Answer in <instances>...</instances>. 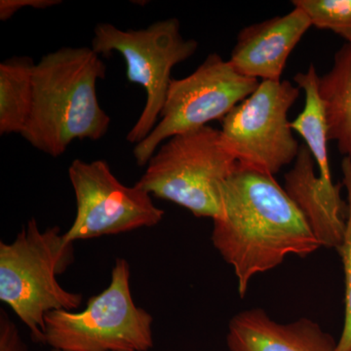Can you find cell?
Here are the masks:
<instances>
[{
  "label": "cell",
  "instance_id": "4fadbf2b",
  "mask_svg": "<svg viewBox=\"0 0 351 351\" xmlns=\"http://www.w3.org/2000/svg\"><path fill=\"white\" fill-rule=\"evenodd\" d=\"M318 90L329 141L351 160V43L337 51L331 69L319 76Z\"/></svg>",
  "mask_w": 351,
  "mask_h": 351
},
{
  "label": "cell",
  "instance_id": "6da1fadb",
  "mask_svg": "<svg viewBox=\"0 0 351 351\" xmlns=\"http://www.w3.org/2000/svg\"><path fill=\"white\" fill-rule=\"evenodd\" d=\"M212 242L232 265L240 297L254 276L276 269L289 255L320 248L306 219L274 176L237 167L221 186V209Z\"/></svg>",
  "mask_w": 351,
  "mask_h": 351
},
{
  "label": "cell",
  "instance_id": "5b68a950",
  "mask_svg": "<svg viewBox=\"0 0 351 351\" xmlns=\"http://www.w3.org/2000/svg\"><path fill=\"white\" fill-rule=\"evenodd\" d=\"M130 265L117 258L107 289L82 311L46 314L44 343L61 351H149L154 318L132 297Z\"/></svg>",
  "mask_w": 351,
  "mask_h": 351
},
{
  "label": "cell",
  "instance_id": "30bf717a",
  "mask_svg": "<svg viewBox=\"0 0 351 351\" xmlns=\"http://www.w3.org/2000/svg\"><path fill=\"white\" fill-rule=\"evenodd\" d=\"M311 25L304 11L291 12L245 27L228 59L240 75L263 82H279L291 53Z\"/></svg>",
  "mask_w": 351,
  "mask_h": 351
},
{
  "label": "cell",
  "instance_id": "9c48e42d",
  "mask_svg": "<svg viewBox=\"0 0 351 351\" xmlns=\"http://www.w3.org/2000/svg\"><path fill=\"white\" fill-rule=\"evenodd\" d=\"M69 178L76 199L75 221L64 233L69 243L152 228L163 219L164 211L152 195L136 184L120 182L107 161L75 159Z\"/></svg>",
  "mask_w": 351,
  "mask_h": 351
},
{
  "label": "cell",
  "instance_id": "2e32d148",
  "mask_svg": "<svg viewBox=\"0 0 351 351\" xmlns=\"http://www.w3.org/2000/svg\"><path fill=\"white\" fill-rule=\"evenodd\" d=\"M313 27L327 29L351 43V0H294Z\"/></svg>",
  "mask_w": 351,
  "mask_h": 351
},
{
  "label": "cell",
  "instance_id": "ac0fdd59",
  "mask_svg": "<svg viewBox=\"0 0 351 351\" xmlns=\"http://www.w3.org/2000/svg\"><path fill=\"white\" fill-rule=\"evenodd\" d=\"M0 351H29L19 330L4 309L0 311Z\"/></svg>",
  "mask_w": 351,
  "mask_h": 351
},
{
  "label": "cell",
  "instance_id": "7c38bea8",
  "mask_svg": "<svg viewBox=\"0 0 351 351\" xmlns=\"http://www.w3.org/2000/svg\"><path fill=\"white\" fill-rule=\"evenodd\" d=\"M226 341L230 351H335L337 346L331 335L308 318L279 323L261 308L235 315Z\"/></svg>",
  "mask_w": 351,
  "mask_h": 351
},
{
  "label": "cell",
  "instance_id": "52a82bcc",
  "mask_svg": "<svg viewBox=\"0 0 351 351\" xmlns=\"http://www.w3.org/2000/svg\"><path fill=\"white\" fill-rule=\"evenodd\" d=\"M301 89L288 80L260 82L221 120V138L239 167L274 176L295 162L301 145L289 112Z\"/></svg>",
  "mask_w": 351,
  "mask_h": 351
},
{
  "label": "cell",
  "instance_id": "8992f818",
  "mask_svg": "<svg viewBox=\"0 0 351 351\" xmlns=\"http://www.w3.org/2000/svg\"><path fill=\"white\" fill-rule=\"evenodd\" d=\"M92 49L110 57L119 53L126 64V77L145 92L144 110L127 134L138 145L154 130L162 112L172 78V69L195 54L198 43L186 39L176 18L159 20L138 29H120L108 23L95 27Z\"/></svg>",
  "mask_w": 351,
  "mask_h": 351
},
{
  "label": "cell",
  "instance_id": "8fae6325",
  "mask_svg": "<svg viewBox=\"0 0 351 351\" xmlns=\"http://www.w3.org/2000/svg\"><path fill=\"white\" fill-rule=\"evenodd\" d=\"M343 186H328L321 181L306 145H301L292 169L284 177V189L299 208L321 247L338 250L345 240L348 204L341 196Z\"/></svg>",
  "mask_w": 351,
  "mask_h": 351
},
{
  "label": "cell",
  "instance_id": "d6986e66",
  "mask_svg": "<svg viewBox=\"0 0 351 351\" xmlns=\"http://www.w3.org/2000/svg\"><path fill=\"white\" fill-rule=\"evenodd\" d=\"M61 3V0H1L0 20L6 22L23 8L47 9Z\"/></svg>",
  "mask_w": 351,
  "mask_h": 351
},
{
  "label": "cell",
  "instance_id": "7a4b0ae2",
  "mask_svg": "<svg viewBox=\"0 0 351 351\" xmlns=\"http://www.w3.org/2000/svg\"><path fill=\"white\" fill-rule=\"evenodd\" d=\"M107 66L91 47H63L44 55L34 69V105L21 134L32 147L61 156L73 141L105 137L110 117L101 108L97 82Z\"/></svg>",
  "mask_w": 351,
  "mask_h": 351
},
{
  "label": "cell",
  "instance_id": "9a60e30c",
  "mask_svg": "<svg viewBox=\"0 0 351 351\" xmlns=\"http://www.w3.org/2000/svg\"><path fill=\"white\" fill-rule=\"evenodd\" d=\"M295 85L304 92L306 103L302 112L293 121L291 127L297 132L304 142L315 163L317 164L321 181L328 186H332L330 171L329 154H328V128L324 108L320 99L317 75L313 64L304 73H298L294 76Z\"/></svg>",
  "mask_w": 351,
  "mask_h": 351
},
{
  "label": "cell",
  "instance_id": "3957f363",
  "mask_svg": "<svg viewBox=\"0 0 351 351\" xmlns=\"http://www.w3.org/2000/svg\"><path fill=\"white\" fill-rule=\"evenodd\" d=\"M75 262L73 243L59 226L41 232L32 218L12 243L0 242V300L29 328L32 341L44 343L46 314L75 311L80 293L62 287L57 276Z\"/></svg>",
  "mask_w": 351,
  "mask_h": 351
},
{
  "label": "cell",
  "instance_id": "ffe728a7",
  "mask_svg": "<svg viewBox=\"0 0 351 351\" xmlns=\"http://www.w3.org/2000/svg\"><path fill=\"white\" fill-rule=\"evenodd\" d=\"M52 351H61V350H52Z\"/></svg>",
  "mask_w": 351,
  "mask_h": 351
},
{
  "label": "cell",
  "instance_id": "e0dca14e",
  "mask_svg": "<svg viewBox=\"0 0 351 351\" xmlns=\"http://www.w3.org/2000/svg\"><path fill=\"white\" fill-rule=\"evenodd\" d=\"M343 184L348 191V218L343 243L338 249L343 262L346 284V316L345 326L341 338L337 343L335 351H351V160L343 158L341 162Z\"/></svg>",
  "mask_w": 351,
  "mask_h": 351
},
{
  "label": "cell",
  "instance_id": "ba28073f",
  "mask_svg": "<svg viewBox=\"0 0 351 351\" xmlns=\"http://www.w3.org/2000/svg\"><path fill=\"white\" fill-rule=\"evenodd\" d=\"M260 82L240 75L228 60L212 53L191 75L171 82L154 130L134 147L136 163L147 166L168 138L221 121L256 89Z\"/></svg>",
  "mask_w": 351,
  "mask_h": 351
},
{
  "label": "cell",
  "instance_id": "277c9868",
  "mask_svg": "<svg viewBox=\"0 0 351 351\" xmlns=\"http://www.w3.org/2000/svg\"><path fill=\"white\" fill-rule=\"evenodd\" d=\"M237 167L221 131L207 125L168 138L135 184L197 218L214 219L221 209V184Z\"/></svg>",
  "mask_w": 351,
  "mask_h": 351
},
{
  "label": "cell",
  "instance_id": "5bb4252c",
  "mask_svg": "<svg viewBox=\"0 0 351 351\" xmlns=\"http://www.w3.org/2000/svg\"><path fill=\"white\" fill-rule=\"evenodd\" d=\"M34 60L14 56L0 64V135L22 134L34 105Z\"/></svg>",
  "mask_w": 351,
  "mask_h": 351
}]
</instances>
